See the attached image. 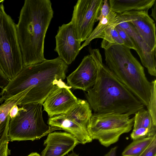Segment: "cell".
Wrapping results in <instances>:
<instances>
[{
  "instance_id": "obj_4",
  "label": "cell",
  "mask_w": 156,
  "mask_h": 156,
  "mask_svg": "<svg viewBox=\"0 0 156 156\" xmlns=\"http://www.w3.org/2000/svg\"><path fill=\"white\" fill-rule=\"evenodd\" d=\"M123 45H113L104 49L106 66L145 106L150 95L151 83L144 68Z\"/></svg>"
},
{
  "instance_id": "obj_16",
  "label": "cell",
  "mask_w": 156,
  "mask_h": 156,
  "mask_svg": "<svg viewBox=\"0 0 156 156\" xmlns=\"http://www.w3.org/2000/svg\"><path fill=\"white\" fill-rule=\"evenodd\" d=\"M156 0H109L110 9L117 14L131 11L148 10Z\"/></svg>"
},
{
  "instance_id": "obj_6",
  "label": "cell",
  "mask_w": 156,
  "mask_h": 156,
  "mask_svg": "<svg viewBox=\"0 0 156 156\" xmlns=\"http://www.w3.org/2000/svg\"><path fill=\"white\" fill-rule=\"evenodd\" d=\"M42 105L30 103L19 108L18 113L10 119L8 134L10 141H34L56 130L57 127L48 126L44 121Z\"/></svg>"
},
{
  "instance_id": "obj_29",
  "label": "cell",
  "mask_w": 156,
  "mask_h": 156,
  "mask_svg": "<svg viewBox=\"0 0 156 156\" xmlns=\"http://www.w3.org/2000/svg\"><path fill=\"white\" fill-rule=\"evenodd\" d=\"M9 80L6 78L0 68V88L3 89L8 84Z\"/></svg>"
},
{
  "instance_id": "obj_12",
  "label": "cell",
  "mask_w": 156,
  "mask_h": 156,
  "mask_svg": "<svg viewBox=\"0 0 156 156\" xmlns=\"http://www.w3.org/2000/svg\"><path fill=\"white\" fill-rule=\"evenodd\" d=\"M148 11H131L117 14V16L131 24L151 50L156 51L155 24Z\"/></svg>"
},
{
  "instance_id": "obj_22",
  "label": "cell",
  "mask_w": 156,
  "mask_h": 156,
  "mask_svg": "<svg viewBox=\"0 0 156 156\" xmlns=\"http://www.w3.org/2000/svg\"><path fill=\"white\" fill-rule=\"evenodd\" d=\"M10 119L9 115L0 124V148L5 143L10 141L8 134Z\"/></svg>"
},
{
  "instance_id": "obj_25",
  "label": "cell",
  "mask_w": 156,
  "mask_h": 156,
  "mask_svg": "<svg viewBox=\"0 0 156 156\" xmlns=\"http://www.w3.org/2000/svg\"><path fill=\"white\" fill-rule=\"evenodd\" d=\"M139 156H156V134L150 144Z\"/></svg>"
},
{
  "instance_id": "obj_31",
  "label": "cell",
  "mask_w": 156,
  "mask_h": 156,
  "mask_svg": "<svg viewBox=\"0 0 156 156\" xmlns=\"http://www.w3.org/2000/svg\"><path fill=\"white\" fill-rule=\"evenodd\" d=\"M117 147L115 146L111 149L104 156H116Z\"/></svg>"
},
{
  "instance_id": "obj_21",
  "label": "cell",
  "mask_w": 156,
  "mask_h": 156,
  "mask_svg": "<svg viewBox=\"0 0 156 156\" xmlns=\"http://www.w3.org/2000/svg\"><path fill=\"white\" fill-rule=\"evenodd\" d=\"M150 95L148 104L147 107L149 112L154 122L156 123V80H153L151 82Z\"/></svg>"
},
{
  "instance_id": "obj_27",
  "label": "cell",
  "mask_w": 156,
  "mask_h": 156,
  "mask_svg": "<svg viewBox=\"0 0 156 156\" xmlns=\"http://www.w3.org/2000/svg\"><path fill=\"white\" fill-rule=\"evenodd\" d=\"M112 36L115 44L123 45L124 43L119 36L115 28L112 30Z\"/></svg>"
},
{
  "instance_id": "obj_10",
  "label": "cell",
  "mask_w": 156,
  "mask_h": 156,
  "mask_svg": "<svg viewBox=\"0 0 156 156\" xmlns=\"http://www.w3.org/2000/svg\"><path fill=\"white\" fill-rule=\"evenodd\" d=\"M71 88L62 79L59 80L42 104L49 117L66 113L76 103L78 99Z\"/></svg>"
},
{
  "instance_id": "obj_28",
  "label": "cell",
  "mask_w": 156,
  "mask_h": 156,
  "mask_svg": "<svg viewBox=\"0 0 156 156\" xmlns=\"http://www.w3.org/2000/svg\"><path fill=\"white\" fill-rule=\"evenodd\" d=\"M9 142L5 143L0 148V156H8L10 154L11 151L8 147Z\"/></svg>"
},
{
  "instance_id": "obj_18",
  "label": "cell",
  "mask_w": 156,
  "mask_h": 156,
  "mask_svg": "<svg viewBox=\"0 0 156 156\" xmlns=\"http://www.w3.org/2000/svg\"><path fill=\"white\" fill-rule=\"evenodd\" d=\"M133 128L143 127L148 129L153 136L156 134V123L153 121L148 111L143 108L135 114Z\"/></svg>"
},
{
  "instance_id": "obj_3",
  "label": "cell",
  "mask_w": 156,
  "mask_h": 156,
  "mask_svg": "<svg viewBox=\"0 0 156 156\" xmlns=\"http://www.w3.org/2000/svg\"><path fill=\"white\" fill-rule=\"evenodd\" d=\"M68 66L58 57L23 67L1 91L5 100L25 90H30L18 104L20 107L30 103L43 104L59 80H64Z\"/></svg>"
},
{
  "instance_id": "obj_2",
  "label": "cell",
  "mask_w": 156,
  "mask_h": 156,
  "mask_svg": "<svg viewBox=\"0 0 156 156\" xmlns=\"http://www.w3.org/2000/svg\"><path fill=\"white\" fill-rule=\"evenodd\" d=\"M53 15L50 0H25L16 24L23 67L46 60L44 39Z\"/></svg>"
},
{
  "instance_id": "obj_8",
  "label": "cell",
  "mask_w": 156,
  "mask_h": 156,
  "mask_svg": "<svg viewBox=\"0 0 156 156\" xmlns=\"http://www.w3.org/2000/svg\"><path fill=\"white\" fill-rule=\"evenodd\" d=\"M103 2V0H78L74 6L71 21L81 43L86 40L92 33Z\"/></svg>"
},
{
  "instance_id": "obj_7",
  "label": "cell",
  "mask_w": 156,
  "mask_h": 156,
  "mask_svg": "<svg viewBox=\"0 0 156 156\" xmlns=\"http://www.w3.org/2000/svg\"><path fill=\"white\" fill-rule=\"evenodd\" d=\"M130 116L114 113H92L87 125V131L93 140H98L108 147L118 142L122 135L132 130L134 118Z\"/></svg>"
},
{
  "instance_id": "obj_34",
  "label": "cell",
  "mask_w": 156,
  "mask_h": 156,
  "mask_svg": "<svg viewBox=\"0 0 156 156\" xmlns=\"http://www.w3.org/2000/svg\"><path fill=\"white\" fill-rule=\"evenodd\" d=\"M27 156H40V155L37 152H32Z\"/></svg>"
},
{
  "instance_id": "obj_1",
  "label": "cell",
  "mask_w": 156,
  "mask_h": 156,
  "mask_svg": "<svg viewBox=\"0 0 156 156\" xmlns=\"http://www.w3.org/2000/svg\"><path fill=\"white\" fill-rule=\"evenodd\" d=\"M98 67L94 85L87 91V101L94 113L134 114L145 106L103 63L98 49H89Z\"/></svg>"
},
{
  "instance_id": "obj_5",
  "label": "cell",
  "mask_w": 156,
  "mask_h": 156,
  "mask_svg": "<svg viewBox=\"0 0 156 156\" xmlns=\"http://www.w3.org/2000/svg\"><path fill=\"white\" fill-rule=\"evenodd\" d=\"M23 67L16 24L6 12L3 3L0 4V68L10 81Z\"/></svg>"
},
{
  "instance_id": "obj_17",
  "label": "cell",
  "mask_w": 156,
  "mask_h": 156,
  "mask_svg": "<svg viewBox=\"0 0 156 156\" xmlns=\"http://www.w3.org/2000/svg\"><path fill=\"white\" fill-rule=\"evenodd\" d=\"M99 21L90 36L81 45L80 50L88 45L94 39L97 38L103 39L106 35L109 33L112 29L119 23L117 13L111 9L108 15Z\"/></svg>"
},
{
  "instance_id": "obj_35",
  "label": "cell",
  "mask_w": 156,
  "mask_h": 156,
  "mask_svg": "<svg viewBox=\"0 0 156 156\" xmlns=\"http://www.w3.org/2000/svg\"><path fill=\"white\" fill-rule=\"evenodd\" d=\"M67 156H79L78 155L76 154V153L73 152L71 154H69Z\"/></svg>"
},
{
  "instance_id": "obj_19",
  "label": "cell",
  "mask_w": 156,
  "mask_h": 156,
  "mask_svg": "<svg viewBox=\"0 0 156 156\" xmlns=\"http://www.w3.org/2000/svg\"><path fill=\"white\" fill-rule=\"evenodd\" d=\"M154 136L133 140L124 149L122 156H139L150 144Z\"/></svg>"
},
{
  "instance_id": "obj_14",
  "label": "cell",
  "mask_w": 156,
  "mask_h": 156,
  "mask_svg": "<svg viewBox=\"0 0 156 156\" xmlns=\"http://www.w3.org/2000/svg\"><path fill=\"white\" fill-rule=\"evenodd\" d=\"M117 17L119 20L118 26L124 30L131 38L142 65L147 69L150 75L155 77L156 51L151 50L131 24Z\"/></svg>"
},
{
  "instance_id": "obj_26",
  "label": "cell",
  "mask_w": 156,
  "mask_h": 156,
  "mask_svg": "<svg viewBox=\"0 0 156 156\" xmlns=\"http://www.w3.org/2000/svg\"><path fill=\"white\" fill-rule=\"evenodd\" d=\"M110 10L108 1L103 0V4L101 8L98 16L97 18L96 22L100 21L103 18L107 16L109 14Z\"/></svg>"
},
{
  "instance_id": "obj_13",
  "label": "cell",
  "mask_w": 156,
  "mask_h": 156,
  "mask_svg": "<svg viewBox=\"0 0 156 156\" xmlns=\"http://www.w3.org/2000/svg\"><path fill=\"white\" fill-rule=\"evenodd\" d=\"M97 65L90 55L84 57L76 69L67 77V83L74 89L87 91L94 84L97 78Z\"/></svg>"
},
{
  "instance_id": "obj_24",
  "label": "cell",
  "mask_w": 156,
  "mask_h": 156,
  "mask_svg": "<svg viewBox=\"0 0 156 156\" xmlns=\"http://www.w3.org/2000/svg\"><path fill=\"white\" fill-rule=\"evenodd\" d=\"M115 28L123 41L124 45L130 49H132L136 51V48L127 33L118 25L115 27Z\"/></svg>"
},
{
  "instance_id": "obj_33",
  "label": "cell",
  "mask_w": 156,
  "mask_h": 156,
  "mask_svg": "<svg viewBox=\"0 0 156 156\" xmlns=\"http://www.w3.org/2000/svg\"><path fill=\"white\" fill-rule=\"evenodd\" d=\"M5 100V97L2 95V92H0V105Z\"/></svg>"
},
{
  "instance_id": "obj_9",
  "label": "cell",
  "mask_w": 156,
  "mask_h": 156,
  "mask_svg": "<svg viewBox=\"0 0 156 156\" xmlns=\"http://www.w3.org/2000/svg\"><path fill=\"white\" fill-rule=\"evenodd\" d=\"M87 122L83 112L73 107L65 114L49 117L47 123L67 132L74 136L79 143L84 144L93 140L87 130Z\"/></svg>"
},
{
  "instance_id": "obj_20",
  "label": "cell",
  "mask_w": 156,
  "mask_h": 156,
  "mask_svg": "<svg viewBox=\"0 0 156 156\" xmlns=\"http://www.w3.org/2000/svg\"><path fill=\"white\" fill-rule=\"evenodd\" d=\"M29 90V89H27L10 97L0 105V124L9 115L12 108L15 105H18Z\"/></svg>"
},
{
  "instance_id": "obj_36",
  "label": "cell",
  "mask_w": 156,
  "mask_h": 156,
  "mask_svg": "<svg viewBox=\"0 0 156 156\" xmlns=\"http://www.w3.org/2000/svg\"><path fill=\"white\" fill-rule=\"evenodd\" d=\"M4 1V0H0V4H1V3H3V2Z\"/></svg>"
},
{
  "instance_id": "obj_30",
  "label": "cell",
  "mask_w": 156,
  "mask_h": 156,
  "mask_svg": "<svg viewBox=\"0 0 156 156\" xmlns=\"http://www.w3.org/2000/svg\"><path fill=\"white\" fill-rule=\"evenodd\" d=\"M19 108L18 105H14L11 109L9 114L10 119H12L15 117L18 114Z\"/></svg>"
},
{
  "instance_id": "obj_23",
  "label": "cell",
  "mask_w": 156,
  "mask_h": 156,
  "mask_svg": "<svg viewBox=\"0 0 156 156\" xmlns=\"http://www.w3.org/2000/svg\"><path fill=\"white\" fill-rule=\"evenodd\" d=\"M130 136L131 139L134 140L152 136H154L148 129L143 127H138L133 128Z\"/></svg>"
},
{
  "instance_id": "obj_15",
  "label": "cell",
  "mask_w": 156,
  "mask_h": 156,
  "mask_svg": "<svg viewBox=\"0 0 156 156\" xmlns=\"http://www.w3.org/2000/svg\"><path fill=\"white\" fill-rule=\"evenodd\" d=\"M78 144L76 138L68 132H52L44 141L45 147L40 156H64Z\"/></svg>"
},
{
  "instance_id": "obj_32",
  "label": "cell",
  "mask_w": 156,
  "mask_h": 156,
  "mask_svg": "<svg viewBox=\"0 0 156 156\" xmlns=\"http://www.w3.org/2000/svg\"><path fill=\"white\" fill-rule=\"evenodd\" d=\"M154 7H152V13L151 16L154 19L156 20V3H154L153 5Z\"/></svg>"
},
{
  "instance_id": "obj_11",
  "label": "cell",
  "mask_w": 156,
  "mask_h": 156,
  "mask_svg": "<svg viewBox=\"0 0 156 156\" xmlns=\"http://www.w3.org/2000/svg\"><path fill=\"white\" fill-rule=\"evenodd\" d=\"M55 38L54 50L67 65L70 64L79 54L81 46L71 21L59 27Z\"/></svg>"
}]
</instances>
